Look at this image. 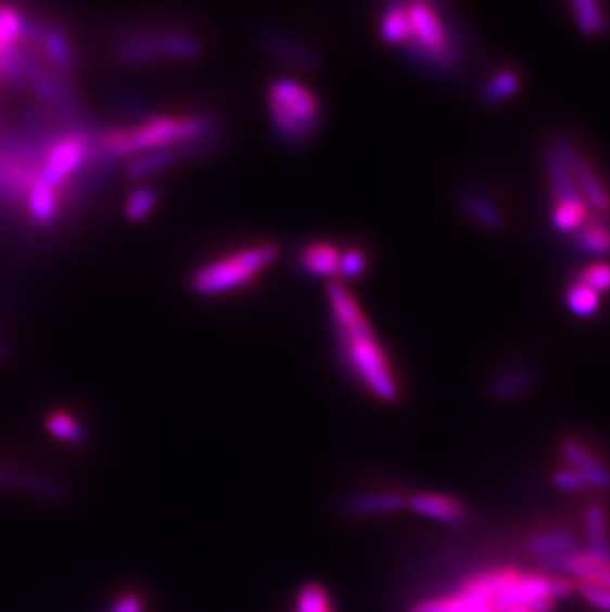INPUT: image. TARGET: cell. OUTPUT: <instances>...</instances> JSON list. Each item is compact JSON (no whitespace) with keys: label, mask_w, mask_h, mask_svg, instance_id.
Masks as SVG:
<instances>
[{"label":"cell","mask_w":610,"mask_h":612,"mask_svg":"<svg viewBox=\"0 0 610 612\" xmlns=\"http://www.w3.org/2000/svg\"><path fill=\"white\" fill-rule=\"evenodd\" d=\"M46 426L52 436H56L58 441H64V443L79 444L84 443L86 438L78 420L69 417L68 412H52L46 420Z\"/></svg>","instance_id":"obj_27"},{"label":"cell","mask_w":610,"mask_h":612,"mask_svg":"<svg viewBox=\"0 0 610 612\" xmlns=\"http://www.w3.org/2000/svg\"><path fill=\"white\" fill-rule=\"evenodd\" d=\"M545 170H547V179L551 184L557 204L555 206H571V208H587V203L583 199V194L579 191L576 182L573 181L571 173L565 167V163L559 160V155L554 149L547 151L545 155Z\"/></svg>","instance_id":"obj_13"},{"label":"cell","mask_w":610,"mask_h":612,"mask_svg":"<svg viewBox=\"0 0 610 612\" xmlns=\"http://www.w3.org/2000/svg\"><path fill=\"white\" fill-rule=\"evenodd\" d=\"M24 30V16L16 7L0 4V42L14 44Z\"/></svg>","instance_id":"obj_30"},{"label":"cell","mask_w":610,"mask_h":612,"mask_svg":"<svg viewBox=\"0 0 610 612\" xmlns=\"http://www.w3.org/2000/svg\"><path fill=\"white\" fill-rule=\"evenodd\" d=\"M181 155V149H161V151H153V153H145L141 157H136V161L129 165L127 173L134 177V179H139V177H145V175H153V173H158V170L169 169L170 165H175L179 161Z\"/></svg>","instance_id":"obj_24"},{"label":"cell","mask_w":610,"mask_h":612,"mask_svg":"<svg viewBox=\"0 0 610 612\" xmlns=\"http://www.w3.org/2000/svg\"><path fill=\"white\" fill-rule=\"evenodd\" d=\"M551 149L559 155V160L565 163L585 203L590 204L597 213H609L610 201L607 191L602 189L599 177L595 175V170L590 169V165H587V161L579 155V151L561 137L555 139Z\"/></svg>","instance_id":"obj_9"},{"label":"cell","mask_w":610,"mask_h":612,"mask_svg":"<svg viewBox=\"0 0 610 612\" xmlns=\"http://www.w3.org/2000/svg\"><path fill=\"white\" fill-rule=\"evenodd\" d=\"M0 486L24 489L36 498L48 499V501H64L68 496L66 488L52 477L24 472V470H16V468L4 464H0Z\"/></svg>","instance_id":"obj_10"},{"label":"cell","mask_w":610,"mask_h":612,"mask_svg":"<svg viewBox=\"0 0 610 612\" xmlns=\"http://www.w3.org/2000/svg\"><path fill=\"white\" fill-rule=\"evenodd\" d=\"M571 11L581 33L587 36H602L609 33V18L595 0H575L571 2Z\"/></svg>","instance_id":"obj_19"},{"label":"cell","mask_w":610,"mask_h":612,"mask_svg":"<svg viewBox=\"0 0 610 612\" xmlns=\"http://www.w3.org/2000/svg\"><path fill=\"white\" fill-rule=\"evenodd\" d=\"M508 612H525V611H523V609H511V611Z\"/></svg>","instance_id":"obj_39"},{"label":"cell","mask_w":610,"mask_h":612,"mask_svg":"<svg viewBox=\"0 0 610 612\" xmlns=\"http://www.w3.org/2000/svg\"><path fill=\"white\" fill-rule=\"evenodd\" d=\"M7 357V349H4V345L0 343V359H4Z\"/></svg>","instance_id":"obj_38"},{"label":"cell","mask_w":610,"mask_h":612,"mask_svg":"<svg viewBox=\"0 0 610 612\" xmlns=\"http://www.w3.org/2000/svg\"><path fill=\"white\" fill-rule=\"evenodd\" d=\"M365 270H367V256H365V252L355 248L341 252V273H345L347 278H357V276H361Z\"/></svg>","instance_id":"obj_35"},{"label":"cell","mask_w":610,"mask_h":612,"mask_svg":"<svg viewBox=\"0 0 610 612\" xmlns=\"http://www.w3.org/2000/svg\"><path fill=\"white\" fill-rule=\"evenodd\" d=\"M201 52V42L189 35L145 36L129 38L119 46V60L125 64H148L155 60H189Z\"/></svg>","instance_id":"obj_6"},{"label":"cell","mask_w":610,"mask_h":612,"mask_svg":"<svg viewBox=\"0 0 610 612\" xmlns=\"http://www.w3.org/2000/svg\"><path fill=\"white\" fill-rule=\"evenodd\" d=\"M554 486L555 488L561 489V492H573V494H579V492H587L588 484L585 477L581 476L576 470L573 468H561L554 472Z\"/></svg>","instance_id":"obj_34"},{"label":"cell","mask_w":610,"mask_h":612,"mask_svg":"<svg viewBox=\"0 0 610 612\" xmlns=\"http://www.w3.org/2000/svg\"><path fill=\"white\" fill-rule=\"evenodd\" d=\"M573 585L567 578L543 577V575H520V578L504 590L501 595H497L494 599V611L508 612L511 609H521L528 602L537 601V599H561L571 595Z\"/></svg>","instance_id":"obj_8"},{"label":"cell","mask_w":610,"mask_h":612,"mask_svg":"<svg viewBox=\"0 0 610 612\" xmlns=\"http://www.w3.org/2000/svg\"><path fill=\"white\" fill-rule=\"evenodd\" d=\"M579 592L585 597L588 604H593L599 611L610 612V590L600 589L588 583H579Z\"/></svg>","instance_id":"obj_36"},{"label":"cell","mask_w":610,"mask_h":612,"mask_svg":"<svg viewBox=\"0 0 610 612\" xmlns=\"http://www.w3.org/2000/svg\"><path fill=\"white\" fill-rule=\"evenodd\" d=\"M26 199H28V213L36 225H50L56 220L60 203L54 189L46 187L45 182H36Z\"/></svg>","instance_id":"obj_20"},{"label":"cell","mask_w":610,"mask_h":612,"mask_svg":"<svg viewBox=\"0 0 610 612\" xmlns=\"http://www.w3.org/2000/svg\"><path fill=\"white\" fill-rule=\"evenodd\" d=\"M211 119L201 115H161L137 127L107 129L98 137L96 151L103 160H134L145 153L187 145L208 136Z\"/></svg>","instance_id":"obj_2"},{"label":"cell","mask_w":610,"mask_h":612,"mask_svg":"<svg viewBox=\"0 0 610 612\" xmlns=\"http://www.w3.org/2000/svg\"><path fill=\"white\" fill-rule=\"evenodd\" d=\"M407 508L422 518H430L446 525H462L468 520V513L462 503L456 499L439 496V494H417L407 499Z\"/></svg>","instance_id":"obj_12"},{"label":"cell","mask_w":610,"mask_h":612,"mask_svg":"<svg viewBox=\"0 0 610 612\" xmlns=\"http://www.w3.org/2000/svg\"><path fill=\"white\" fill-rule=\"evenodd\" d=\"M329 304L335 318L340 347L351 373L367 386L374 397L391 403L398 397V385L391 364L377 340L369 319L345 285L329 284Z\"/></svg>","instance_id":"obj_1"},{"label":"cell","mask_w":610,"mask_h":612,"mask_svg":"<svg viewBox=\"0 0 610 612\" xmlns=\"http://www.w3.org/2000/svg\"><path fill=\"white\" fill-rule=\"evenodd\" d=\"M561 454H563L569 468H573L587 480L588 488L610 492L609 468L600 464L599 460L588 452L583 444L575 443V441H565L561 446Z\"/></svg>","instance_id":"obj_11"},{"label":"cell","mask_w":610,"mask_h":612,"mask_svg":"<svg viewBox=\"0 0 610 612\" xmlns=\"http://www.w3.org/2000/svg\"><path fill=\"white\" fill-rule=\"evenodd\" d=\"M264 44L270 46L274 52H280L282 56L300 62L302 66H317L319 62V56L312 48H305L302 42H295L285 36L268 35L264 38Z\"/></svg>","instance_id":"obj_26"},{"label":"cell","mask_w":610,"mask_h":612,"mask_svg":"<svg viewBox=\"0 0 610 612\" xmlns=\"http://www.w3.org/2000/svg\"><path fill=\"white\" fill-rule=\"evenodd\" d=\"M520 88V76L513 72H499L484 88V100L487 103H501L509 100Z\"/></svg>","instance_id":"obj_28"},{"label":"cell","mask_w":610,"mask_h":612,"mask_svg":"<svg viewBox=\"0 0 610 612\" xmlns=\"http://www.w3.org/2000/svg\"><path fill=\"white\" fill-rule=\"evenodd\" d=\"M410 612H496L494 604L463 587L458 595L441 601H427L415 604Z\"/></svg>","instance_id":"obj_16"},{"label":"cell","mask_w":610,"mask_h":612,"mask_svg":"<svg viewBox=\"0 0 610 612\" xmlns=\"http://www.w3.org/2000/svg\"><path fill=\"white\" fill-rule=\"evenodd\" d=\"M533 381H535V377L530 369H509L506 373H501L494 379L492 397L501 400V403L520 397L533 385Z\"/></svg>","instance_id":"obj_21"},{"label":"cell","mask_w":610,"mask_h":612,"mask_svg":"<svg viewBox=\"0 0 610 612\" xmlns=\"http://www.w3.org/2000/svg\"><path fill=\"white\" fill-rule=\"evenodd\" d=\"M341 252L329 242L309 244L302 252V268L314 276H331L340 272Z\"/></svg>","instance_id":"obj_18"},{"label":"cell","mask_w":610,"mask_h":612,"mask_svg":"<svg viewBox=\"0 0 610 612\" xmlns=\"http://www.w3.org/2000/svg\"><path fill=\"white\" fill-rule=\"evenodd\" d=\"M381 35L389 44H408L410 42V23H408L407 4L386 7L381 23Z\"/></svg>","instance_id":"obj_22"},{"label":"cell","mask_w":610,"mask_h":612,"mask_svg":"<svg viewBox=\"0 0 610 612\" xmlns=\"http://www.w3.org/2000/svg\"><path fill=\"white\" fill-rule=\"evenodd\" d=\"M407 14L412 33L407 46L415 48L417 58L439 66L453 64V50L448 44V36L434 9L427 2H412L407 4Z\"/></svg>","instance_id":"obj_5"},{"label":"cell","mask_w":610,"mask_h":612,"mask_svg":"<svg viewBox=\"0 0 610 612\" xmlns=\"http://www.w3.org/2000/svg\"><path fill=\"white\" fill-rule=\"evenodd\" d=\"M295 612H333L328 590L323 589L321 585H305L297 595Z\"/></svg>","instance_id":"obj_31"},{"label":"cell","mask_w":610,"mask_h":612,"mask_svg":"<svg viewBox=\"0 0 610 612\" xmlns=\"http://www.w3.org/2000/svg\"><path fill=\"white\" fill-rule=\"evenodd\" d=\"M280 250L271 242L254 244L242 248L232 256L211 262L192 273L191 288L194 294L218 295L254 282L271 262L278 258Z\"/></svg>","instance_id":"obj_4"},{"label":"cell","mask_w":610,"mask_h":612,"mask_svg":"<svg viewBox=\"0 0 610 612\" xmlns=\"http://www.w3.org/2000/svg\"><path fill=\"white\" fill-rule=\"evenodd\" d=\"M528 553L542 559L549 557L567 556L576 551L575 535L567 532H539L533 533L528 539Z\"/></svg>","instance_id":"obj_17"},{"label":"cell","mask_w":610,"mask_h":612,"mask_svg":"<svg viewBox=\"0 0 610 612\" xmlns=\"http://www.w3.org/2000/svg\"><path fill=\"white\" fill-rule=\"evenodd\" d=\"M567 304L571 307V311L581 318H588L597 311L599 307V295L595 294L593 290H588L585 285L576 284L571 285L569 294H567Z\"/></svg>","instance_id":"obj_32"},{"label":"cell","mask_w":610,"mask_h":612,"mask_svg":"<svg viewBox=\"0 0 610 612\" xmlns=\"http://www.w3.org/2000/svg\"><path fill=\"white\" fill-rule=\"evenodd\" d=\"M155 204H157V193L151 187H139V189H136L134 193L127 196L125 216L131 222H139V220H143V218H148L151 215Z\"/></svg>","instance_id":"obj_29"},{"label":"cell","mask_w":610,"mask_h":612,"mask_svg":"<svg viewBox=\"0 0 610 612\" xmlns=\"http://www.w3.org/2000/svg\"><path fill=\"white\" fill-rule=\"evenodd\" d=\"M460 204H462L463 213L470 218H474L475 222L482 225V227L496 230L504 225L501 213L497 211L496 206L487 203L486 199H482L478 194H463Z\"/></svg>","instance_id":"obj_25"},{"label":"cell","mask_w":610,"mask_h":612,"mask_svg":"<svg viewBox=\"0 0 610 612\" xmlns=\"http://www.w3.org/2000/svg\"><path fill=\"white\" fill-rule=\"evenodd\" d=\"M112 612H143V602L137 595H125L119 601L115 602Z\"/></svg>","instance_id":"obj_37"},{"label":"cell","mask_w":610,"mask_h":612,"mask_svg":"<svg viewBox=\"0 0 610 612\" xmlns=\"http://www.w3.org/2000/svg\"><path fill=\"white\" fill-rule=\"evenodd\" d=\"M587 525L588 556L599 559L600 563L610 565L609 525L607 511L600 503H590L585 513Z\"/></svg>","instance_id":"obj_15"},{"label":"cell","mask_w":610,"mask_h":612,"mask_svg":"<svg viewBox=\"0 0 610 612\" xmlns=\"http://www.w3.org/2000/svg\"><path fill=\"white\" fill-rule=\"evenodd\" d=\"M576 248L593 256L610 254V228L602 222H585L576 230Z\"/></svg>","instance_id":"obj_23"},{"label":"cell","mask_w":610,"mask_h":612,"mask_svg":"<svg viewBox=\"0 0 610 612\" xmlns=\"http://www.w3.org/2000/svg\"><path fill=\"white\" fill-rule=\"evenodd\" d=\"M271 124L288 145H304L319 133L321 105L314 91L295 80H276L268 91Z\"/></svg>","instance_id":"obj_3"},{"label":"cell","mask_w":610,"mask_h":612,"mask_svg":"<svg viewBox=\"0 0 610 612\" xmlns=\"http://www.w3.org/2000/svg\"><path fill=\"white\" fill-rule=\"evenodd\" d=\"M88 160V139L81 133H68V136L56 137L48 153L45 163L40 167V179L46 187L60 191L62 184L68 181L72 175L78 173L84 161Z\"/></svg>","instance_id":"obj_7"},{"label":"cell","mask_w":610,"mask_h":612,"mask_svg":"<svg viewBox=\"0 0 610 612\" xmlns=\"http://www.w3.org/2000/svg\"><path fill=\"white\" fill-rule=\"evenodd\" d=\"M407 508V499L401 494L384 492V494H363L357 498L350 499L345 510L353 518H373V515H384V513H395V511Z\"/></svg>","instance_id":"obj_14"},{"label":"cell","mask_w":610,"mask_h":612,"mask_svg":"<svg viewBox=\"0 0 610 612\" xmlns=\"http://www.w3.org/2000/svg\"><path fill=\"white\" fill-rule=\"evenodd\" d=\"M576 284L585 285L588 290L597 292H609L610 290V266L609 264H595L576 278Z\"/></svg>","instance_id":"obj_33"}]
</instances>
